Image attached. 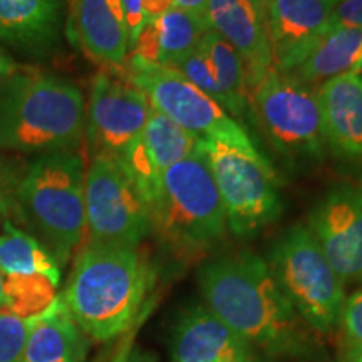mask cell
Returning <instances> with one entry per match:
<instances>
[{
  "label": "cell",
  "instance_id": "cell-1",
  "mask_svg": "<svg viewBox=\"0 0 362 362\" xmlns=\"http://www.w3.org/2000/svg\"><path fill=\"white\" fill-rule=\"evenodd\" d=\"M206 309L253 346L274 354L300 352V317L280 291L269 264L252 252L218 257L198 272Z\"/></svg>",
  "mask_w": 362,
  "mask_h": 362
},
{
  "label": "cell",
  "instance_id": "cell-2",
  "mask_svg": "<svg viewBox=\"0 0 362 362\" xmlns=\"http://www.w3.org/2000/svg\"><path fill=\"white\" fill-rule=\"evenodd\" d=\"M151 287V267L138 248L88 243L61 298L81 332L104 342L133 327Z\"/></svg>",
  "mask_w": 362,
  "mask_h": 362
},
{
  "label": "cell",
  "instance_id": "cell-3",
  "mask_svg": "<svg viewBox=\"0 0 362 362\" xmlns=\"http://www.w3.org/2000/svg\"><path fill=\"white\" fill-rule=\"evenodd\" d=\"M86 129L76 84L44 72L13 74L0 89V148L21 153L71 151Z\"/></svg>",
  "mask_w": 362,
  "mask_h": 362
},
{
  "label": "cell",
  "instance_id": "cell-4",
  "mask_svg": "<svg viewBox=\"0 0 362 362\" xmlns=\"http://www.w3.org/2000/svg\"><path fill=\"white\" fill-rule=\"evenodd\" d=\"M84 163L72 151L44 153L19 180L13 214L59 267L86 237Z\"/></svg>",
  "mask_w": 362,
  "mask_h": 362
},
{
  "label": "cell",
  "instance_id": "cell-5",
  "mask_svg": "<svg viewBox=\"0 0 362 362\" xmlns=\"http://www.w3.org/2000/svg\"><path fill=\"white\" fill-rule=\"evenodd\" d=\"M148 211L151 232L178 257H200L223 238V203L202 141L163 175Z\"/></svg>",
  "mask_w": 362,
  "mask_h": 362
},
{
  "label": "cell",
  "instance_id": "cell-6",
  "mask_svg": "<svg viewBox=\"0 0 362 362\" xmlns=\"http://www.w3.org/2000/svg\"><path fill=\"white\" fill-rule=\"evenodd\" d=\"M218 188L226 226L248 237L272 223L282 211L280 181L269 160L257 151L250 136H211L202 141Z\"/></svg>",
  "mask_w": 362,
  "mask_h": 362
},
{
  "label": "cell",
  "instance_id": "cell-7",
  "mask_svg": "<svg viewBox=\"0 0 362 362\" xmlns=\"http://www.w3.org/2000/svg\"><path fill=\"white\" fill-rule=\"evenodd\" d=\"M269 267L304 322L319 332L337 327L347 298L346 285L307 226L296 225L280 237Z\"/></svg>",
  "mask_w": 362,
  "mask_h": 362
},
{
  "label": "cell",
  "instance_id": "cell-8",
  "mask_svg": "<svg viewBox=\"0 0 362 362\" xmlns=\"http://www.w3.org/2000/svg\"><path fill=\"white\" fill-rule=\"evenodd\" d=\"M248 104L280 155L309 161L324 156L327 146L315 89L272 67L250 93Z\"/></svg>",
  "mask_w": 362,
  "mask_h": 362
},
{
  "label": "cell",
  "instance_id": "cell-9",
  "mask_svg": "<svg viewBox=\"0 0 362 362\" xmlns=\"http://www.w3.org/2000/svg\"><path fill=\"white\" fill-rule=\"evenodd\" d=\"M88 243L138 248L151 232L148 205L116 156L96 155L84 178Z\"/></svg>",
  "mask_w": 362,
  "mask_h": 362
},
{
  "label": "cell",
  "instance_id": "cell-10",
  "mask_svg": "<svg viewBox=\"0 0 362 362\" xmlns=\"http://www.w3.org/2000/svg\"><path fill=\"white\" fill-rule=\"evenodd\" d=\"M121 74L146 96L153 111L166 116L200 141L211 136L238 138L248 134L214 99L173 67L151 64L131 54Z\"/></svg>",
  "mask_w": 362,
  "mask_h": 362
},
{
  "label": "cell",
  "instance_id": "cell-11",
  "mask_svg": "<svg viewBox=\"0 0 362 362\" xmlns=\"http://www.w3.org/2000/svg\"><path fill=\"white\" fill-rule=\"evenodd\" d=\"M151 112L146 96L121 71L98 72L86 111V133L94 156H119L141 133Z\"/></svg>",
  "mask_w": 362,
  "mask_h": 362
},
{
  "label": "cell",
  "instance_id": "cell-12",
  "mask_svg": "<svg viewBox=\"0 0 362 362\" xmlns=\"http://www.w3.org/2000/svg\"><path fill=\"white\" fill-rule=\"evenodd\" d=\"M310 233L346 284L362 282V185H341L312 210Z\"/></svg>",
  "mask_w": 362,
  "mask_h": 362
},
{
  "label": "cell",
  "instance_id": "cell-13",
  "mask_svg": "<svg viewBox=\"0 0 362 362\" xmlns=\"http://www.w3.org/2000/svg\"><path fill=\"white\" fill-rule=\"evenodd\" d=\"M334 0H270L264 8L272 67L291 74L327 33Z\"/></svg>",
  "mask_w": 362,
  "mask_h": 362
},
{
  "label": "cell",
  "instance_id": "cell-14",
  "mask_svg": "<svg viewBox=\"0 0 362 362\" xmlns=\"http://www.w3.org/2000/svg\"><path fill=\"white\" fill-rule=\"evenodd\" d=\"M200 144V139L187 129L153 111L136 138L117 158L126 175L141 193L146 205L155 197L163 175L175 163L192 155Z\"/></svg>",
  "mask_w": 362,
  "mask_h": 362
},
{
  "label": "cell",
  "instance_id": "cell-15",
  "mask_svg": "<svg viewBox=\"0 0 362 362\" xmlns=\"http://www.w3.org/2000/svg\"><path fill=\"white\" fill-rule=\"evenodd\" d=\"M208 29L225 39L242 59L248 96L272 69L264 13L252 0H208Z\"/></svg>",
  "mask_w": 362,
  "mask_h": 362
},
{
  "label": "cell",
  "instance_id": "cell-16",
  "mask_svg": "<svg viewBox=\"0 0 362 362\" xmlns=\"http://www.w3.org/2000/svg\"><path fill=\"white\" fill-rule=\"evenodd\" d=\"M69 35L90 61L110 71L123 69L129 35L121 0H72Z\"/></svg>",
  "mask_w": 362,
  "mask_h": 362
},
{
  "label": "cell",
  "instance_id": "cell-17",
  "mask_svg": "<svg viewBox=\"0 0 362 362\" xmlns=\"http://www.w3.org/2000/svg\"><path fill=\"white\" fill-rule=\"evenodd\" d=\"M325 146L337 158L362 161V76L347 72L317 88Z\"/></svg>",
  "mask_w": 362,
  "mask_h": 362
},
{
  "label": "cell",
  "instance_id": "cell-18",
  "mask_svg": "<svg viewBox=\"0 0 362 362\" xmlns=\"http://www.w3.org/2000/svg\"><path fill=\"white\" fill-rule=\"evenodd\" d=\"M173 362H245L252 361V346L206 307H194L175 329Z\"/></svg>",
  "mask_w": 362,
  "mask_h": 362
},
{
  "label": "cell",
  "instance_id": "cell-19",
  "mask_svg": "<svg viewBox=\"0 0 362 362\" xmlns=\"http://www.w3.org/2000/svg\"><path fill=\"white\" fill-rule=\"evenodd\" d=\"M206 33L205 16L173 7L143 27L131 54L151 64L173 66L178 59L194 51Z\"/></svg>",
  "mask_w": 362,
  "mask_h": 362
},
{
  "label": "cell",
  "instance_id": "cell-20",
  "mask_svg": "<svg viewBox=\"0 0 362 362\" xmlns=\"http://www.w3.org/2000/svg\"><path fill=\"white\" fill-rule=\"evenodd\" d=\"M61 0H0V39L29 52L57 42Z\"/></svg>",
  "mask_w": 362,
  "mask_h": 362
},
{
  "label": "cell",
  "instance_id": "cell-21",
  "mask_svg": "<svg viewBox=\"0 0 362 362\" xmlns=\"http://www.w3.org/2000/svg\"><path fill=\"white\" fill-rule=\"evenodd\" d=\"M362 71V29H329L291 78L315 89L327 81Z\"/></svg>",
  "mask_w": 362,
  "mask_h": 362
},
{
  "label": "cell",
  "instance_id": "cell-22",
  "mask_svg": "<svg viewBox=\"0 0 362 362\" xmlns=\"http://www.w3.org/2000/svg\"><path fill=\"white\" fill-rule=\"evenodd\" d=\"M84 351L83 332L59 296L47 310L33 320L22 362H61L69 357L84 359Z\"/></svg>",
  "mask_w": 362,
  "mask_h": 362
},
{
  "label": "cell",
  "instance_id": "cell-23",
  "mask_svg": "<svg viewBox=\"0 0 362 362\" xmlns=\"http://www.w3.org/2000/svg\"><path fill=\"white\" fill-rule=\"evenodd\" d=\"M0 270L4 275H44L59 285L61 267L33 235L4 221L0 232Z\"/></svg>",
  "mask_w": 362,
  "mask_h": 362
},
{
  "label": "cell",
  "instance_id": "cell-24",
  "mask_svg": "<svg viewBox=\"0 0 362 362\" xmlns=\"http://www.w3.org/2000/svg\"><path fill=\"white\" fill-rule=\"evenodd\" d=\"M198 49L205 56L216 84L223 90L228 101V115L233 116V119L243 117L250 104H248L245 69L237 51L210 29L203 35Z\"/></svg>",
  "mask_w": 362,
  "mask_h": 362
},
{
  "label": "cell",
  "instance_id": "cell-25",
  "mask_svg": "<svg viewBox=\"0 0 362 362\" xmlns=\"http://www.w3.org/2000/svg\"><path fill=\"white\" fill-rule=\"evenodd\" d=\"M57 297V284L44 275H6L4 304L0 310L21 319H35L47 310Z\"/></svg>",
  "mask_w": 362,
  "mask_h": 362
},
{
  "label": "cell",
  "instance_id": "cell-26",
  "mask_svg": "<svg viewBox=\"0 0 362 362\" xmlns=\"http://www.w3.org/2000/svg\"><path fill=\"white\" fill-rule=\"evenodd\" d=\"M34 319H21L0 310V362L24 361L25 344Z\"/></svg>",
  "mask_w": 362,
  "mask_h": 362
},
{
  "label": "cell",
  "instance_id": "cell-27",
  "mask_svg": "<svg viewBox=\"0 0 362 362\" xmlns=\"http://www.w3.org/2000/svg\"><path fill=\"white\" fill-rule=\"evenodd\" d=\"M341 327L349 357H362V291H357L346 298Z\"/></svg>",
  "mask_w": 362,
  "mask_h": 362
},
{
  "label": "cell",
  "instance_id": "cell-28",
  "mask_svg": "<svg viewBox=\"0 0 362 362\" xmlns=\"http://www.w3.org/2000/svg\"><path fill=\"white\" fill-rule=\"evenodd\" d=\"M19 180L12 165L0 158V223L2 225L4 221H7V215L13 210Z\"/></svg>",
  "mask_w": 362,
  "mask_h": 362
},
{
  "label": "cell",
  "instance_id": "cell-29",
  "mask_svg": "<svg viewBox=\"0 0 362 362\" xmlns=\"http://www.w3.org/2000/svg\"><path fill=\"white\" fill-rule=\"evenodd\" d=\"M329 29H362V0L337 4L330 16Z\"/></svg>",
  "mask_w": 362,
  "mask_h": 362
},
{
  "label": "cell",
  "instance_id": "cell-30",
  "mask_svg": "<svg viewBox=\"0 0 362 362\" xmlns=\"http://www.w3.org/2000/svg\"><path fill=\"white\" fill-rule=\"evenodd\" d=\"M123 2V11H124V21H126V29H128L129 35V49L133 47L134 40L138 39L139 33L143 30V27L146 25V19L143 16V0H121Z\"/></svg>",
  "mask_w": 362,
  "mask_h": 362
},
{
  "label": "cell",
  "instance_id": "cell-31",
  "mask_svg": "<svg viewBox=\"0 0 362 362\" xmlns=\"http://www.w3.org/2000/svg\"><path fill=\"white\" fill-rule=\"evenodd\" d=\"M143 16L146 19V24L149 21L156 19L161 13L168 12L173 8V0H143Z\"/></svg>",
  "mask_w": 362,
  "mask_h": 362
},
{
  "label": "cell",
  "instance_id": "cell-32",
  "mask_svg": "<svg viewBox=\"0 0 362 362\" xmlns=\"http://www.w3.org/2000/svg\"><path fill=\"white\" fill-rule=\"evenodd\" d=\"M206 4L208 0H173V7L181 8V11L202 13V16H205Z\"/></svg>",
  "mask_w": 362,
  "mask_h": 362
},
{
  "label": "cell",
  "instance_id": "cell-33",
  "mask_svg": "<svg viewBox=\"0 0 362 362\" xmlns=\"http://www.w3.org/2000/svg\"><path fill=\"white\" fill-rule=\"evenodd\" d=\"M13 71H16V64L12 62V59L4 51H0V79L11 78Z\"/></svg>",
  "mask_w": 362,
  "mask_h": 362
},
{
  "label": "cell",
  "instance_id": "cell-34",
  "mask_svg": "<svg viewBox=\"0 0 362 362\" xmlns=\"http://www.w3.org/2000/svg\"><path fill=\"white\" fill-rule=\"evenodd\" d=\"M129 356H131V347H129V341L124 342V346H121V349L117 351V354L115 356L112 362H129Z\"/></svg>",
  "mask_w": 362,
  "mask_h": 362
},
{
  "label": "cell",
  "instance_id": "cell-35",
  "mask_svg": "<svg viewBox=\"0 0 362 362\" xmlns=\"http://www.w3.org/2000/svg\"><path fill=\"white\" fill-rule=\"evenodd\" d=\"M129 362H156V359L146 352H136V354L129 356Z\"/></svg>",
  "mask_w": 362,
  "mask_h": 362
},
{
  "label": "cell",
  "instance_id": "cell-36",
  "mask_svg": "<svg viewBox=\"0 0 362 362\" xmlns=\"http://www.w3.org/2000/svg\"><path fill=\"white\" fill-rule=\"evenodd\" d=\"M4 280H6V275L0 270V307L4 304Z\"/></svg>",
  "mask_w": 362,
  "mask_h": 362
},
{
  "label": "cell",
  "instance_id": "cell-37",
  "mask_svg": "<svg viewBox=\"0 0 362 362\" xmlns=\"http://www.w3.org/2000/svg\"><path fill=\"white\" fill-rule=\"evenodd\" d=\"M252 2H253V4H255V6H257V7H259L262 12H264V8L267 7V4H269V2H270V0H252Z\"/></svg>",
  "mask_w": 362,
  "mask_h": 362
},
{
  "label": "cell",
  "instance_id": "cell-38",
  "mask_svg": "<svg viewBox=\"0 0 362 362\" xmlns=\"http://www.w3.org/2000/svg\"><path fill=\"white\" fill-rule=\"evenodd\" d=\"M84 359H79V357H69V359H64L61 362H83Z\"/></svg>",
  "mask_w": 362,
  "mask_h": 362
},
{
  "label": "cell",
  "instance_id": "cell-39",
  "mask_svg": "<svg viewBox=\"0 0 362 362\" xmlns=\"http://www.w3.org/2000/svg\"><path fill=\"white\" fill-rule=\"evenodd\" d=\"M347 362H362V357H349V361Z\"/></svg>",
  "mask_w": 362,
  "mask_h": 362
},
{
  "label": "cell",
  "instance_id": "cell-40",
  "mask_svg": "<svg viewBox=\"0 0 362 362\" xmlns=\"http://www.w3.org/2000/svg\"><path fill=\"white\" fill-rule=\"evenodd\" d=\"M334 2H336V6H337V4H341V2H346V0H334Z\"/></svg>",
  "mask_w": 362,
  "mask_h": 362
},
{
  "label": "cell",
  "instance_id": "cell-41",
  "mask_svg": "<svg viewBox=\"0 0 362 362\" xmlns=\"http://www.w3.org/2000/svg\"><path fill=\"white\" fill-rule=\"evenodd\" d=\"M245 362H255V361H253V359H252V361H245Z\"/></svg>",
  "mask_w": 362,
  "mask_h": 362
}]
</instances>
